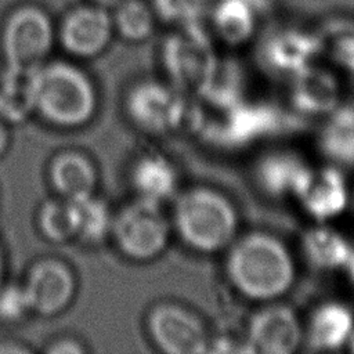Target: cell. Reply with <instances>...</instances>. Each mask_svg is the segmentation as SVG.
<instances>
[{"label":"cell","instance_id":"cell-19","mask_svg":"<svg viewBox=\"0 0 354 354\" xmlns=\"http://www.w3.org/2000/svg\"><path fill=\"white\" fill-rule=\"evenodd\" d=\"M306 166L303 159L290 149H272L259 156L253 165L254 184L268 196L279 198L292 194L300 170Z\"/></svg>","mask_w":354,"mask_h":354},{"label":"cell","instance_id":"cell-33","mask_svg":"<svg viewBox=\"0 0 354 354\" xmlns=\"http://www.w3.org/2000/svg\"><path fill=\"white\" fill-rule=\"evenodd\" d=\"M347 270V274H348V278L351 281V285L354 286V248H353V252H351V256L344 267Z\"/></svg>","mask_w":354,"mask_h":354},{"label":"cell","instance_id":"cell-16","mask_svg":"<svg viewBox=\"0 0 354 354\" xmlns=\"http://www.w3.org/2000/svg\"><path fill=\"white\" fill-rule=\"evenodd\" d=\"M97 169L91 159L77 151L55 155L48 166V181L59 198L77 202L94 195Z\"/></svg>","mask_w":354,"mask_h":354},{"label":"cell","instance_id":"cell-30","mask_svg":"<svg viewBox=\"0 0 354 354\" xmlns=\"http://www.w3.org/2000/svg\"><path fill=\"white\" fill-rule=\"evenodd\" d=\"M32 313L22 285L4 283L0 289V319L3 322H18Z\"/></svg>","mask_w":354,"mask_h":354},{"label":"cell","instance_id":"cell-1","mask_svg":"<svg viewBox=\"0 0 354 354\" xmlns=\"http://www.w3.org/2000/svg\"><path fill=\"white\" fill-rule=\"evenodd\" d=\"M225 272L243 296L270 300L289 289L295 279V263L278 238L254 231L231 242Z\"/></svg>","mask_w":354,"mask_h":354},{"label":"cell","instance_id":"cell-24","mask_svg":"<svg viewBox=\"0 0 354 354\" xmlns=\"http://www.w3.org/2000/svg\"><path fill=\"white\" fill-rule=\"evenodd\" d=\"M246 77L241 65L232 59L216 64L207 88L201 95L218 111H225L245 100Z\"/></svg>","mask_w":354,"mask_h":354},{"label":"cell","instance_id":"cell-11","mask_svg":"<svg viewBox=\"0 0 354 354\" xmlns=\"http://www.w3.org/2000/svg\"><path fill=\"white\" fill-rule=\"evenodd\" d=\"M184 91L158 80L138 82L127 94L126 111L133 123L148 133H165L177 127Z\"/></svg>","mask_w":354,"mask_h":354},{"label":"cell","instance_id":"cell-8","mask_svg":"<svg viewBox=\"0 0 354 354\" xmlns=\"http://www.w3.org/2000/svg\"><path fill=\"white\" fill-rule=\"evenodd\" d=\"M147 330L152 343L167 354H199L209 350L210 339L198 315L174 304L160 303L147 317Z\"/></svg>","mask_w":354,"mask_h":354},{"label":"cell","instance_id":"cell-10","mask_svg":"<svg viewBox=\"0 0 354 354\" xmlns=\"http://www.w3.org/2000/svg\"><path fill=\"white\" fill-rule=\"evenodd\" d=\"M304 210L317 220H326L343 212L348 189L340 167L335 165L304 166L292 188Z\"/></svg>","mask_w":354,"mask_h":354},{"label":"cell","instance_id":"cell-35","mask_svg":"<svg viewBox=\"0 0 354 354\" xmlns=\"http://www.w3.org/2000/svg\"><path fill=\"white\" fill-rule=\"evenodd\" d=\"M4 259H3V253L0 250V289L3 288L4 285Z\"/></svg>","mask_w":354,"mask_h":354},{"label":"cell","instance_id":"cell-4","mask_svg":"<svg viewBox=\"0 0 354 354\" xmlns=\"http://www.w3.org/2000/svg\"><path fill=\"white\" fill-rule=\"evenodd\" d=\"M223 120L207 130L210 138L224 147H243L257 140L299 130L304 116L293 109L285 111L278 105L263 101L243 100L221 111Z\"/></svg>","mask_w":354,"mask_h":354},{"label":"cell","instance_id":"cell-31","mask_svg":"<svg viewBox=\"0 0 354 354\" xmlns=\"http://www.w3.org/2000/svg\"><path fill=\"white\" fill-rule=\"evenodd\" d=\"M48 353H83L84 351V347L75 339H68V337H64V339H59V340H55L53 342L48 348H47Z\"/></svg>","mask_w":354,"mask_h":354},{"label":"cell","instance_id":"cell-2","mask_svg":"<svg viewBox=\"0 0 354 354\" xmlns=\"http://www.w3.org/2000/svg\"><path fill=\"white\" fill-rule=\"evenodd\" d=\"M33 88L35 112L57 127H80L95 113L97 90L71 62L46 61L33 72Z\"/></svg>","mask_w":354,"mask_h":354},{"label":"cell","instance_id":"cell-37","mask_svg":"<svg viewBox=\"0 0 354 354\" xmlns=\"http://www.w3.org/2000/svg\"><path fill=\"white\" fill-rule=\"evenodd\" d=\"M353 202H354V199H353Z\"/></svg>","mask_w":354,"mask_h":354},{"label":"cell","instance_id":"cell-28","mask_svg":"<svg viewBox=\"0 0 354 354\" xmlns=\"http://www.w3.org/2000/svg\"><path fill=\"white\" fill-rule=\"evenodd\" d=\"M319 47L328 50L329 55L343 68L354 73V24L340 22L326 30Z\"/></svg>","mask_w":354,"mask_h":354},{"label":"cell","instance_id":"cell-20","mask_svg":"<svg viewBox=\"0 0 354 354\" xmlns=\"http://www.w3.org/2000/svg\"><path fill=\"white\" fill-rule=\"evenodd\" d=\"M130 183L137 198L162 205L177 188L176 167L160 153H147L134 162Z\"/></svg>","mask_w":354,"mask_h":354},{"label":"cell","instance_id":"cell-14","mask_svg":"<svg viewBox=\"0 0 354 354\" xmlns=\"http://www.w3.org/2000/svg\"><path fill=\"white\" fill-rule=\"evenodd\" d=\"M289 98L301 116L326 115L340 104V84L332 72L310 64L290 77Z\"/></svg>","mask_w":354,"mask_h":354},{"label":"cell","instance_id":"cell-18","mask_svg":"<svg viewBox=\"0 0 354 354\" xmlns=\"http://www.w3.org/2000/svg\"><path fill=\"white\" fill-rule=\"evenodd\" d=\"M353 330V311L343 303L326 301L311 313L306 340L313 350H335L348 342Z\"/></svg>","mask_w":354,"mask_h":354},{"label":"cell","instance_id":"cell-25","mask_svg":"<svg viewBox=\"0 0 354 354\" xmlns=\"http://www.w3.org/2000/svg\"><path fill=\"white\" fill-rule=\"evenodd\" d=\"M76 202L57 198L46 201L37 212V227L44 238L54 243H64L77 236Z\"/></svg>","mask_w":354,"mask_h":354},{"label":"cell","instance_id":"cell-3","mask_svg":"<svg viewBox=\"0 0 354 354\" xmlns=\"http://www.w3.org/2000/svg\"><path fill=\"white\" fill-rule=\"evenodd\" d=\"M171 227L187 246L209 253L234 241L238 216L231 202L216 189L192 187L176 196Z\"/></svg>","mask_w":354,"mask_h":354},{"label":"cell","instance_id":"cell-32","mask_svg":"<svg viewBox=\"0 0 354 354\" xmlns=\"http://www.w3.org/2000/svg\"><path fill=\"white\" fill-rule=\"evenodd\" d=\"M8 147V131L6 127V122L0 118V156L6 152Z\"/></svg>","mask_w":354,"mask_h":354},{"label":"cell","instance_id":"cell-6","mask_svg":"<svg viewBox=\"0 0 354 354\" xmlns=\"http://www.w3.org/2000/svg\"><path fill=\"white\" fill-rule=\"evenodd\" d=\"M162 62L173 87L202 95L214 72L217 57L196 24L181 26L170 35L162 48Z\"/></svg>","mask_w":354,"mask_h":354},{"label":"cell","instance_id":"cell-29","mask_svg":"<svg viewBox=\"0 0 354 354\" xmlns=\"http://www.w3.org/2000/svg\"><path fill=\"white\" fill-rule=\"evenodd\" d=\"M151 6L156 17L165 22L187 26L194 25L198 19L203 0H152Z\"/></svg>","mask_w":354,"mask_h":354},{"label":"cell","instance_id":"cell-13","mask_svg":"<svg viewBox=\"0 0 354 354\" xmlns=\"http://www.w3.org/2000/svg\"><path fill=\"white\" fill-rule=\"evenodd\" d=\"M303 326L296 313L285 304H268L249 319L246 336L253 351L288 354L303 340Z\"/></svg>","mask_w":354,"mask_h":354},{"label":"cell","instance_id":"cell-5","mask_svg":"<svg viewBox=\"0 0 354 354\" xmlns=\"http://www.w3.org/2000/svg\"><path fill=\"white\" fill-rule=\"evenodd\" d=\"M171 230L160 203L136 198L113 214L111 236L123 256L148 261L166 249Z\"/></svg>","mask_w":354,"mask_h":354},{"label":"cell","instance_id":"cell-26","mask_svg":"<svg viewBox=\"0 0 354 354\" xmlns=\"http://www.w3.org/2000/svg\"><path fill=\"white\" fill-rule=\"evenodd\" d=\"M113 8V30L124 40L138 43L153 33L156 14L151 4L142 0H123Z\"/></svg>","mask_w":354,"mask_h":354},{"label":"cell","instance_id":"cell-7","mask_svg":"<svg viewBox=\"0 0 354 354\" xmlns=\"http://www.w3.org/2000/svg\"><path fill=\"white\" fill-rule=\"evenodd\" d=\"M54 41L50 17L36 6H21L1 29V51L7 68L33 72L47 59Z\"/></svg>","mask_w":354,"mask_h":354},{"label":"cell","instance_id":"cell-21","mask_svg":"<svg viewBox=\"0 0 354 354\" xmlns=\"http://www.w3.org/2000/svg\"><path fill=\"white\" fill-rule=\"evenodd\" d=\"M301 249L310 266L326 271L346 267L353 252L348 239L328 225L306 230L301 235Z\"/></svg>","mask_w":354,"mask_h":354},{"label":"cell","instance_id":"cell-22","mask_svg":"<svg viewBox=\"0 0 354 354\" xmlns=\"http://www.w3.org/2000/svg\"><path fill=\"white\" fill-rule=\"evenodd\" d=\"M33 72L7 68L0 79V118L6 123H21L35 113Z\"/></svg>","mask_w":354,"mask_h":354},{"label":"cell","instance_id":"cell-9","mask_svg":"<svg viewBox=\"0 0 354 354\" xmlns=\"http://www.w3.org/2000/svg\"><path fill=\"white\" fill-rule=\"evenodd\" d=\"M22 288L32 313L53 317L71 304L76 279L66 263L46 257L30 266Z\"/></svg>","mask_w":354,"mask_h":354},{"label":"cell","instance_id":"cell-15","mask_svg":"<svg viewBox=\"0 0 354 354\" xmlns=\"http://www.w3.org/2000/svg\"><path fill=\"white\" fill-rule=\"evenodd\" d=\"M319 40L296 30L272 35L261 46L259 59L261 68L274 76L292 77L311 64L319 51Z\"/></svg>","mask_w":354,"mask_h":354},{"label":"cell","instance_id":"cell-34","mask_svg":"<svg viewBox=\"0 0 354 354\" xmlns=\"http://www.w3.org/2000/svg\"><path fill=\"white\" fill-rule=\"evenodd\" d=\"M90 1L95 6H100L104 8H111V7H116L123 0H90Z\"/></svg>","mask_w":354,"mask_h":354},{"label":"cell","instance_id":"cell-36","mask_svg":"<svg viewBox=\"0 0 354 354\" xmlns=\"http://www.w3.org/2000/svg\"><path fill=\"white\" fill-rule=\"evenodd\" d=\"M347 344H348V347H350V350L354 353V330H353V333H351V336H350V339H348V342H347Z\"/></svg>","mask_w":354,"mask_h":354},{"label":"cell","instance_id":"cell-12","mask_svg":"<svg viewBox=\"0 0 354 354\" xmlns=\"http://www.w3.org/2000/svg\"><path fill=\"white\" fill-rule=\"evenodd\" d=\"M113 32L112 15L106 8L91 3L66 14L59 28V40L69 54L93 58L108 47Z\"/></svg>","mask_w":354,"mask_h":354},{"label":"cell","instance_id":"cell-17","mask_svg":"<svg viewBox=\"0 0 354 354\" xmlns=\"http://www.w3.org/2000/svg\"><path fill=\"white\" fill-rule=\"evenodd\" d=\"M319 152L337 167H354V104H339L318 129Z\"/></svg>","mask_w":354,"mask_h":354},{"label":"cell","instance_id":"cell-23","mask_svg":"<svg viewBox=\"0 0 354 354\" xmlns=\"http://www.w3.org/2000/svg\"><path fill=\"white\" fill-rule=\"evenodd\" d=\"M256 0H218L213 10L216 33L228 44L246 41L257 24Z\"/></svg>","mask_w":354,"mask_h":354},{"label":"cell","instance_id":"cell-27","mask_svg":"<svg viewBox=\"0 0 354 354\" xmlns=\"http://www.w3.org/2000/svg\"><path fill=\"white\" fill-rule=\"evenodd\" d=\"M77 206V236L76 239L87 245H98L111 235L113 214L108 205L91 195L76 202Z\"/></svg>","mask_w":354,"mask_h":354}]
</instances>
